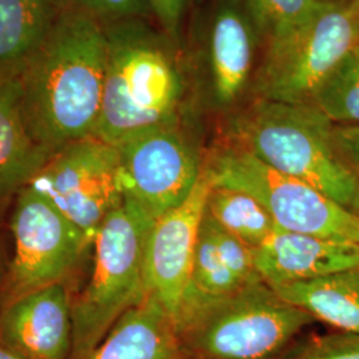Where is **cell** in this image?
<instances>
[{"instance_id": "cell-18", "label": "cell", "mask_w": 359, "mask_h": 359, "mask_svg": "<svg viewBox=\"0 0 359 359\" xmlns=\"http://www.w3.org/2000/svg\"><path fill=\"white\" fill-rule=\"evenodd\" d=\"M57 15L55 0H0V74H20Z\"/></svg>"}, {"instance_id": "cell-14", "label": "cell", "mask_w": 359, "mask_h": 359, "mask_svg": "<svg viewBox=\"0 0 359 359\" xmlns=\"http://www.w3.org/2000/svg\"><path fill=\"white\" fill-rule=\"evenodd\" d=\"M256 271L277 287L359 266V244L276 229L255 249Z\"/></svg>"}, {"instance_id": "cell-13", "label": "cell", "mask_w": 359, "mask_h": 359, "mask_svg": "<svg viewBox=\"0 0 359 359\" xmlns=\"http://www.w3.org/2000/svg\"><path fill=\"white\" fill-rule=\"evenodd\" d=\"M259 38L246 0H217L205 44V72L213 100L236 103L253 75Z\"/></svg>"}, {"instance_id": "cell-12", "label": "cell", "mask_w": 359, "mask_h": 359, "mask_svg": "<svg viewBox=\"0 0 359 359\" xmlns=\"http://www.w3.org/2000/svg\"><path fill=\"white\" fill-rule=\"evenodd\" d=\"M0 344L23 359H69L72 298L67 283L0 304Z\"/></svg>"}, {"instance_id": "cell-8", "label": "cell", "mask_w": 359, "mask_h": 359, "mask_svg": "<svg viewBox=\"0 0 359 359\" xmlns=\"http://www.w3.org/2000/svg\"><path fill=\"white\" fill-rule=\"evenodd\" d=\"M13 253L0 304L43 287L67 283L93 245L48 198L25 187L13 200Z\"/></svg>"}, {"instance_id": "cell-4", "label": "cell", "mask_w": 359, "mask_h": 359, "mask_svg": "<svg viewBox=\"0 0 359 359\" xmlns=\"http://www.w3.org/2000/svg\"><path fill=\"white\" fill-rule=\"evenodd\" d=\"M233 142L359 216V176L338 151L334 124L316 107L257 99L231 127Z\"/></svg>"}, {"instance_id": "cell-24", "label": "cell", "mask_w": 359, "mask_h": 359, "mask_svg": "<svg viewBox=\"0 0 359 359\" xmlns=\"http://www.w3.org/2000/svg\"><path fill=\"white\" fill-rule=\"evenodd\" d=\"M283 359H359V333L326 334L313 337Z\"/></svg>"}, {"instance_id": "cell-25", "label": "cell", "mask_w": 359, "mask_h": 359, "mask_svg": "<svg viewBox=\"0 0 359 359\" xmlns=\"http://www.w3.org/2000/svg\"><path fill=\"white\" fill-rule=\"evenodd\" d=\"M74 4L103 23L144 19L152 13L149 0H74Z\"/></svg>"}, {"instance_id": "cell-1", "label": "cell", "mask_w": 359, "mask_h": 359, "mask_svg": "<svg viewBox=\"0 0 359 359\" xmlns=\"http://www.w3.org/2000/svg\"><path fill=\"white\" fill-rule=\"evenodd\" d=\"M107 35L103 22L72 6L20 71L27 120L55 154L92 137L103 104Z\"/></svg>"}, {"instance_id": "cell-15", "label": "cell", "mask_w": 359, "mask_h": 359, "mask_svg": "<svg viewBox=\"0 0 359 359\" xmlns=\"http://www.w3.org/2000/svg\"><path fill=\"white\" fill-rule=\"evenodd\" d=\"M27 120L20 74H0V209L51 158Z\"/></svg>"}, {"instance_id": "cell-27", "label": "cell", "mask_w": 359, "mask_h": 359, "mask_svg": "<svg viewBox=\"0 0 359 359\" xmlns=\"http://www.w3.org/2000/svg\"><path fill=\"white\" fill-rule=\"evenodd\" d=\"M334 140L347 164L359 176V124H334Z\"/></svg>"}, {"instance_id": "cell-10", "label": "cell", "mask_w": 359, "mask_h": 359, "mask_svg": "<svg viewBox=\"0 0 359 359\" xmlns=\"http://www.w3.org/2000/svg\"><path fill=\"white\" fill-rule=\"evenodd\" d=\"M28 187L93 241L104 219L124 200L117 148L93 136L71 142L52 154Z\"/></svg>"}, {"instance_id": "cell-11", "label": "cell", "mask_w": 359, "mask_h": 359, "mask_svg": "<svg viewBox=\"0 0 359 359\" xmlns=\"http://www.w3.org/2000/svg\"><path fill=\"white\" fill-rule=\"evenodd\" d=\"M212 184L205 172L191 196L152 224L144 250V290L175 318L191 281L193 259Z\"/></svg>"}, {"instance_id": "cell-20", "label": "cell", "mask_w": 359, "mask_h": 359, "mask_svg": "<svg viewBox=\"0 0 359 359\" xmlns=\"http://www.w3.org/2000/svg\"><path fill=\"white\" fill-rule=\"evenodd\" d=\"M310 105L337 126L359 124V46L322 81Z\"/></svg>"}, {"instance_id": "cell-7", "label": "cell", "mask_w": 359, "mask_h": 359, "mask_svg": "<svg viewBox=\"0 0 359 359\" xmlns=\"http://www.w3.org/2000/svg\"><path fill=\"white\" fill-rule=\"evenodd\" d=\"M204 172L212 185L253 196L277 229L359 244V216L234 142L212 152L204 161Z\"/></svg>"}, {"instance_id": "cell-9", "label": "cell", "mask_w": 359, "mask_h": 359, "mask_svg": "<svg viewBox=\"0 0 359 359\" xmlns=\"http://www.w3.org/2000/svg\"><path fill=\"white\" fill-rule=\"evenodd\" d=\"M124 198L152 221L181 205L203 175L204 160L182 120L115 145Z\"/></svg>"}, {"instance_id": "cell-32", "label": "cell", "mask_w": 359, "mask_h": 359, "mask_svg": "<svg viewBox=\"0 0 359 359\" xmlns=\"http://www.w3.org/2000/svg\"><path fill=\"white\" fill-rule=\"evenodd\" d=\"M358 43H359V23H358Z\"/></svg>"}, {"instance_id": "cell-29", "label": "cell", "mask_w": 359, "mask_h": 359, "mask_svg": "<svg viewBox=\"0 0 359 359\" xmlns=\"http://www.w3.org/2000/svg\"><path fill=\"white\" fill-rule=\"evenodd\" d=\"M0 359H23L19 357L16 353H13V350H10L8 347L4 346L0 344Z\"/></svg>"}, {"instance_id": "cell-5", "label": "cell", "mask_w": 359, "mask_h": 359, "mask_svg": "<svg viewBox=\"0 0 359 359\" xmlns=\"http://www.w3.org/2000/svg\"><path fill=\"white\" fill-rule=\"evenodd\" d=\"M154 221L128 200L104 219L93 240V268L72 299V351L84 358L129 309L145 297L144 250Z\"/></svg>"}, {"instance_id": "cell-31", "label": "cell", "mask_w": 359, "mask_h": 359, "mask_svg": "<svg viewBox=\"0 0 359 359\" xmlns=\"http://www.w3.org/2000/svg\"><path fill=\"white\" fill-rule=\"evenodd\" d=\"M353 3L355 4V7L359 10V0H353Z\"/></svg>"}, {"instance_id": "cell-22", "label": "cell", "mask_w": 359, "mask_h": 359, "mask_svg": "<svg viewBox=\"0 0 359 359\" xmlns=\"http://www.w3.org/2000/svg\"><path fill=\"white\" fill-rule=\"evenodd\" d=\"M259 38L283 36L318 10L322 0H246Z\"/></svg>"}, {"instance_id": "cell-21", "label": "cell", "mask_w": 359, "mask_h": 359, "mask_svg": "<svg viewBox=\"0 0 359 359\" xmlns=\"http://www.w3.org/2000/svg\"><path fill=\"white\" fill-rule=\"evenodd\" d=\"M240 286H243V283L237 281L222 262L210 222L204 215L193 259L191 281L184 294L219 297L229 294Z\"/></svg>"}, {"instance_id": "cell-26", "label": "cell", "mask_w": 359, "mask_h": 359, "mask_svg": "<svg viewBox=\"0 0 359 359\" xmlns=\"http://www.w3.org/2000/svg\"><path fill=\"white\" fill-rule=\"evenodd\" d=\"M188 1L189 0H149L151 11L158 20L163 32L177 44Z\"/></svg>"}, {"instance_id": "cell-23", "label": "cell", "mask_w": 359, "mask_h": 359, "mask_svg": "<svg viewBox=\"0 0 359 359\" xmlns=\"http://www.w3.org/2000/svg\"><path fill=\"white\" fill-rule=\"evenodd\" d=\"M206 217L210 222L219 257L225 266L237 278V281L245 285L258 278L259 276L256 271L255 249L245 244L243 240L237 238L236 236L224 231L208 215Z\"/></svg>"}, {"instance_id": "cell-16", "label": "cell", "mask_w": 359, "mask_h": 359, "mask_svg": "<svg viewBox=\"0 0 359 359\" xmlns=\"http://www.w3.org/2000/svg\"><path fill=\"white\" fill-rule=\"evenodd\" d=\"M81 359L196 358L167 309L145 295L121 316L102 344Z\"/></svg>"}, {"instance_id": "cell-17", "label": "cell", "mask_w": 359, "mask_h": 359, "mask_svg": "<svg viewBox=\"0 0 359 359\" xmlns=\"http://www.w3.org/2000/svg\"><path fill=\"white\" fill-rule=\"evenodd\" d=\"M273 289L316 321L338 332L359 333V266Z\"/></svg>"}, {"instance_id": "cell-30", "label": "cell", "mask_w": 359, "mask_h": 359, "mask_svg": "<svg viewBox=\"0 0 359 359\" xmlns=\"http://www.w3.org/2000/svg\"><path fill=\"white\" fill-rule=\"evenodd\" d=\"M322 1H351V0H322Z\"/></svg>"}, {"instance_id": "cell-2", "label": "cell", "mask_w": 359, "mask_h": 359, "mask_svg": "<svg viewBox=\"0 0 359 359\" xmlns=\"http://www.w3.org/2000/svg\"><path fill=\"white\" fill-rule=\"evenodd\" d=\"M107 69L93 137L117 145L182 118L188 83L177 43L144 19L104 23Z\"/></svg>"}, {"instance_id": "cell-19", "label": "cell", "mask_w": 359, "mask_h": 359, "mask_svg": "<svg viewBox=\"0 0 359 359\" xmlns=\"http://www.w3.org/2000/svg\"><path fill=\"white\" fill-rule=\"evenodd\" d=\"M205 212L218 226L253 249L264 244L277 229L261 203L238 189L212 185L206 198Z\"/></svg>"}, {"instance_id": "cell-6", "label": "cell", "mask_w": 359, "mask_h": 359, "mask_svg": "<svg viewBox=\"0 0 359 359\" xmlns=\"http://www.w3.org/2000/svg\"><path fill=\"white\" fill-rule=\"evenodd\" d=\"M359 10L325 1L306 20L266 43L256 74L257 99L311 104L322 81L358 43Z\"/></svg>"}, {"instance_id": "cell-3", "label": "cell", "mask_w": 359, "mask_h": 359, "mask_svg": "<svg viewBox=\"0 0 359 359\" xmlns=\"http://www.w3.org/2000/svg\"><path fill=\"white\" fill-rule=\"evenodd\" d=\"M314 321L259 277L229 294H184L175 317L196 359H283Z\"/></svg>"}, {"instance_id": "cell-28", "label": "cell", "mask_w": 359, "mask_h": 359, "mask_svg": "<svg viewBox=\"0 0 359 359\" xmlns=\"http://www.w3.org/2000/svg\"><path fill=\"white\" fill-rule=\"evenodd\" d=\"M8 264H10V257L7 255V250L4 248V244L0 240V293H1V287L4 285L6 274H7V269H8Z\"/></svg>"}]
</instances>
